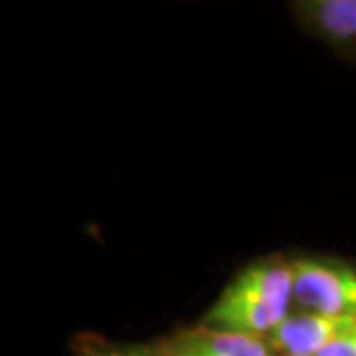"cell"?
I'll return each mask as SVG.
<instances>
[{"mask_svg": "<svg viewBox=\"0 0 356 356\" xmlns=\"http://www.w3.org/2000/svg\"><path fill=\"white\" fill-rule=\"evenodd\" d=\"M293 311L291 261L261 259L240 271L200 325L267 341Z\"/></svg>", "mask_w": 356, "mask_h": 356, "instance_id": "1", "label": "cell"}, {"mask_svg": "<svg viewBox=\"0 0 356 356\" xmlns=\"http://www.w3.org/2000/svg\"><path fill=\"white\" fill-rule=\"evenodd\" d=\"M295 309L356 321V264L337 257L291 261Z\"/></svg>", "mask_w": 356, "mask_h": 356, "instance_id": "2", "label": "cell"}, {"mask_svg": "<svg viewBox=\"0 0 356 356\" xmlns=\"http://www.w3.org/2000/svg\"><path fill=\"white\" fill-rule=\"evenodd\" d=\"M356 321L334 318L299 311L295 309L289 317L281 323V327L273 332L267 343L273 355L281 356H317L344 332L353 331Z\"/></svg>", "mask_w": 356, "mask_h": 356, "instance_id": "3", "label": "cell"}, {"mask_svg": "<svg viewBox=\"0 0 356 356\" xmlns=\"http://www.w3.org/2000/svg\"><path fill=\"white\" fill-rule=\"evenodd\" d=\"M293 10L313 36L356 58V0H303Z\"/></svg>", "mask_w": 356, "mask_h": 356, "instance_id": "4", "label": "cell"}, {"mask_svg": "<svg viewBox=\"0 0 356 356\" xmlns=\"http://www.w3.org/2000/svg\"><path fill=\"white\" fill-rule=\"evenodd\" d=\"M159 350L163 356H273L266 339L216 331L202 325L172 334L161 343Z\"/></svg>", "mask_w": 356, "mask_h": 356, "instance_id": "5", "label": "cell"}, {"mask_svg": "<svg viewBox=\"0 0 356 356\" xmlns=\"http://www.w3.org/2000/svg\"><path fill=\"white\" fill-rule=\"evenodd\" d=\"M79 356H163L151 346H103L97 343L83 344Z\"/></svg>", "mask_w": 356, "mask_h": 356, "instance_id": "6", "label": "cell"}, {"mask_svg": "<svg viewBox=\"0 0 356 356\" xmlns=\"http://www.w3.org/2000/svg\"><path fill=\"white\" fill-rule=\"evenodd\" d=\"M317 356H356V327L353 331L344 332L341 339H337Z\"/></svg>", "mask_w": 356, "mask_h": 356, "instance_id": "7", "label": "cell"}]
</instances>
